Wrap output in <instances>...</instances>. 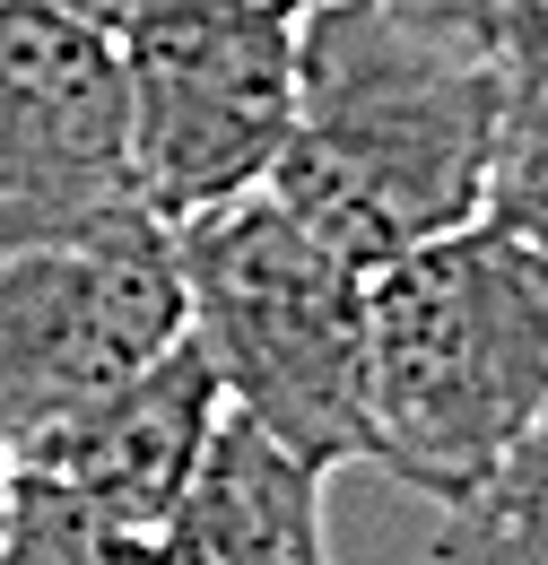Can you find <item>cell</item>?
Listing matches in <instances>:
<instances>
[{
	"label": "cell",
	"instance_id": "5b68a950",
	"mask_svg": "<svg viewBox=\"0 0 548 565\" xmlns=\"http://www.w3.org/2000/svg\"><path fill=\"white\" fill-rule=\"evenodd\" d=\"M183 331L192 313L166 217L0 253V444H27L70 409L123 392Z\"/></svg>",
	"mask_w": 548,
	"mask_h": 565
},
{
	"label": "cell",
	"instance_id": "7c38bea8",
	"mask_svg": "<svg viewBox=\"0 0 548 565\" xmlns=\"http://www.w3.org/2000/svg\"><path fill=\"white\" fill-rule=\"evenodd\" d=\"M53 9H70V18H87V26H105V35H123L139 9H157V0H53Z\"/></svg>",
	"mask_w": 548,
	"mask_h": 565
},
{
	"label": "cell",
	"instance_id": "9c48e42d",
	"mask_svg": "<svg viewBox=\"0 0 548 565\" xmlns=\"http://www.w3.org/2000/svg\"><path fill=\"white\" fill-rule=\"evenodd\" d=\"M479 217L548 253V0L496 9V148Z\"/></svg>",
	"mask_w": 548,
	"mask_h": 565
},
{
	"label": "cell",
	"instance_id": "52a82bcc",
	"mask_svg": "<svg viewBox=\"0 0 548 565\" xmlns=\"http://www.w3.org/2000/svg\"><path fill=\"white\" fill-rule=\"evenodd\" d=\"M218 409H226V392H218L209 356L183 331L157 365H139L123 392H105V401L70 409L62 426L9 444V470L70 495L78 513H96L123 540H157L166 513L192 488V470H201Z\"/></svg>",
	"mask_w": 548,
	"mask_h": 565
},
{
	"label": "cell",
	"instance_id": "7a4b0ae2",
	"mask_svg": "<svg viewBox=\"0 0 548 565\" xmlns=\"http://www.w3.org/2000/svg\"><path fill=\"white\" fill-rule=\"evenodd\" d=\"M548 409V253L505 226H453L366 270V426L375 452L435 513Z\"/></svg>",
	"mask_w": 548,
	"mask_h": 565
},
{
	"label": "cell",
	"instance_id": "8fae6325",
	"mask_svg": "<svg viewBox=\"0 0 548 565\" xmlns=\"http://www.w3.org/2000/svg\"><path fill=\"white\" fill-rule=\"evenodd\" d=\"M0 565H157L148 540L105 531L96 513H78L70 495L35 488L9 470V531H0Z\"/></svg>",
	"mask_w": 548,
	"mask_h": 565
},
{
	"label": "cell",
	"instance_id": "ba28073f",
	"mask_svg": "<svg viewBox=\"0 0 548 565\" xmlns=\"http://www.w3.org/2000/svg\"><path fill=\"white\" fill-rule=\"evenodd\" d=\"M323 479L305 452H287L278 435L218 409L209 452L192 470L183 504L166 513V531L148 540L157 565H331V531H323Z\"/></svg>",
	"mask_w": 548,
	"mask_h": 565
},
{
	"label": "cell",
	"instance_id": "3957f363",
	"mask_svg": "<svg viewBox=\"0 0 548 565\" xmlns=\"http://www.w3.org/2000/svg\"><path fill=\"white\" fill-rule=\"evenodd\" d=\"M175 270L192 349L209 356L226 409L340 470L375 452L366 426V270L323 244L271 183L175 226Z\"/></svg>",
	"mask_w": 548,
	"mask_h": 565
},
{
	"label": "cell",
	"instance_id": "8992f818",
	"mask_svg": "<svg viewBox=\"0 0 548 565\" xmlns=\"http://www.w3.org/2000/svg\"><path fill=\"white\" fill-rule=\"evenodd\" d=\"M157 217L131 174L123 44L53 0H0V253Z\"/></svg>",
	"mask_w": 548,
	"mask_h": 565
},
{
	"label": "cell",
	"instance_id": "4fadbf2b",
	"mask_svg": "<svg viewBox=\"0 0 548 565\" xmlns=\"http://www.w3.org/2000/svg\"><path fill=\"white\" fill-rule=\"evenodd\" d=\"M296 9H314V0H296ZM410 9H471V18H496L505 0H410Z\"/></svg>",
	"mask_w": 548,
	"mask_h": 565
},
{
	"label": "cell",
	"instance_id": "277c9868",
	"mask_svg": "<svg viewBox=\"0 0 548 565\" xmlns=\"http://www.w3.org/2000/svg\"><path fill=\"white\" fill-rule=\"evenodd\" d=\"M296 0H157L123 44L139 201L183 217L262 192L296 122Z\"/></svg>",
	"mask_w": 548,
	"mask_h": 565
},
{
	"label": "cell",
	"instance_id": "6da1fadb",
	"mask_svg": "<svg viewBox=\"0 0 548 565\" xmlns=\"http://www.w3.org/2000/svg\"><path fill=\"white\" fill-rule=\"evenodd\" d=\"M496 18L410 0H314L296 18V122L271 192L357 270L487 210Z\"/></svg>",
	"mask_w": 548,
	"mask_h": 565
},
{
	"label": "cell",
	"instance_id": "30bf717a",
	"mask_svg": "<svg viewBox=\"0 0 548 565\" xmlns=\"http://www.w3.org/2000/svg\"><path fill=\"white\" fill-rule=\"evenodd\" d=\"M426 565H548V409L487 470V488L444 504Z\"/></svg>",
	"mask_w": 548,
	"mask_h": 565
},
{
	"label": "cell",
	"instance_id": "5bb4252c",
	"mask_svg": "<svg viewBox=\"0 0 548 565\" xmlns=\"http://www.w3.org/2000/svg\"><path fill=\"white\" fill-rule=\"evenodd\" d=\"M0 531H9V444H0Z\"/></svg>",
	"mask_w": 548,
	"mask_h": 565
}]
</instances>
